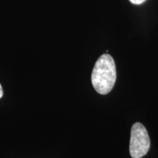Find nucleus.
Masks as SVG:
<instances>
[{"label": "nucleus", "mask_w": 158, "mask_h": 158, "mask_svg": "<svg viewBox=\"0 0 158 158\" xmlns=\"http://www.w3.org/2000/svg\"><path fill=\"white\" fill-rule=\"evenodd\" d=\"M116 79V65L109 54H102L94 64L92 73V83L94 89L100 94L111 91Z\"/></svg>", "instance_id": "1"}, {"label": "nucleus", "mask_w": 158, "mask_h": 158, "mask_svg": "<svg viewBox=\"0 0 158 158\" xmlns=\"http://www.w3.org/2000/svg\"><path fill=\"white\" fill-rule=\"evenodd\" d=\"M150 148V138L145 127L137 122L131 129L130 152L133 158H141L147 155Z\"/></svg>", "instance_id": "2"}, {"label": "nucleus", "mask_w": 158, "mask_h": 158, "mask_svg": "<svg viewBox=\"0 0 158 158\" xmlns=\"http://www.w3.org/2000/svg\"><path fill=\"white\" fill-rule=\"evenodd\" d=\"M146 0H130V2L134 4V5H141Z\"/></svg>", "instance_id": "3"}, {"label": "nucleus", "mask_w": 158, "mask_h": 158, "mask_svg": "<svg viewBox=\"0 0 158 158\" xmlns=\"http://www.w3.org/2000/svg\"><path fill=\"white\" fill-rule=\"evenodd\" d=\"M3 95V89H2V86L1 84H0V98H2Z\"/></svg>", "instance_id": "4"}]
</instances>
